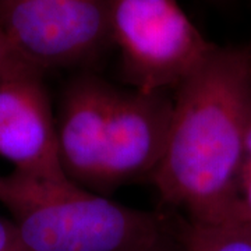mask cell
I'll return each instance as SVG.
<instances>
[{
    "label": "cell",
    "mask_w": 251,
    "mask_h": 251,
    "mask_svg": "<svg viewBox=\"0 0 251 251\" xmlns=\"http://www.w3.org/2000/svg\"><path fill=\"white\" fill-rule=\"evenodd\" d=\"M173 91L169 134L151 176L161 202L193 224L233 221L251 126L249 52L216 46Z\"/></svg>",
    "instance_id": "cell-1"
},
{
    "label": "cell",
    "mask_w": 251,
    "mask_h": 251,
    "mask_svg": "<svg viewBox=\"0 0 251 251\" xmlns=\"http://www.w3.org/2000/svg\"><path fill=\"white\" fill-rule=\"evenodd\" d=\"M0 202L29 251H165L180 246L155 212L119 204L66 175L4 176Z\"/></svg>",
    "instance_id": "cell-2"
},
{
    "label": "cell",
    "mask_w": 251,
    "mask_h": 251,
    "mask_svg": "<svg viewBox=\"0 0 251 251\" xmlns=\"http://www.w3.org/2000/svg\"><path fill=\"white\" fill-rule=\"evenodd\" d=\"M109 42L131 88H177L216 49L176 0H108Z\"/></svg>",
    "instance_id": "cell-3"
},
{
    "label": "cell",
    "mask_w": 251,
    "mask_h": 251,
    "mask_svg": "<svg viewBox=\"0 0 251 251\" xmlns=\"http://www.w3.org/2000/svg\"><path fill=\"white\" fill-rule=\"evenodd\" d=\"M0 27L41 70L77 64L109 42L108 0H0Z\"/></svg>",
    "instance_id": "cell-4"
},
{
    "label": "cell",
    "mask_w": 251,
    "mask_h": 251,
    "mask_svg": "<svg viewBox=\"0 0 251 251\" xmlns=\"http://www.w3.org/2000/svg\"><path fill=\"white\" fill-rule=\"evenodd\" d=\"M42 72L17 54L0 72V158L20 175L54 177L66 173Z\"/></svg>",
    "instance_id": "cell-5"
},
{
    "label": "cell",
    "mask_w": 251,
    "mask_h": 251,
    "mask_svg": "<svg viewBox=\"0 0 251 251\" xmlns=\"http://www.w3.org/2000/svg\"><path fill=\"white\" fill-rule=\"evenodd\" d=\"M173 97L166 91L117 88L109 115L99 193L153 175L171 127Z\"/></svg>",
    "instance_id": "cell-6"
},
{
    "label": "cell",
    "mask_w": 251,
    "mask_h": 251,
    "mask_svg": "<svg viewBox=\"0 0 251 251\" xmlns=\"http://www.w3.org/2000/svg\"><path fill=\"white\" fill-rule=\"evenodd\" d=\"M117 88L94 74L74 77L63 91L57 144L66 176L99 193L109 115Z\"/></svg>",
    "instance_id": "cell-7"
},
{
    "label": "cell",
    "mask_w": 251,
    "mask_h": 251,
    "mask_svg": "<svg viewBox=\"0 0 251 251\" xmlns=\"http://www.w3.org/2000/svg\"><path fill=\"white\" fill-rule=\"evenodd\" d=\"M179 239L183 251H251V222H187Z\"/></svg>",
    "instance_id": "cell-8"
},
{
    "label": "cell",
    "mask_w": 251,
    "mask_h": 251,
    "mask_svg": "<svg viewBox=\"0 0 251 251\" xmlns=\"http://www.w3.org/2000/svg\"><path fill=\"white\" fill-rule=\"evenodd\" d=\"M233 221L251 222V126L246 138L244 155L237 183V204Z\"/></svg>",
    "instance_id": "cell-9"
},
{
    "label": "cell",
    "mask_w": 251,
    "mask_h": 251,
    "mask_svg": "<svg viewBox=\"0 0 251 251\" xmlns=\"http://www.w3.org/2000/svg\"><path fill=\"white\" fill-rule=\"evenodd\" d=\"M0 251H29L11 219L0 218Z\"/></svg>",
    "instance_id": "cell-10"
},
{
    "label": "cell",
    "mask_w": 251,
    "mask_h": 251,
    "mask_svg": "<svg viewBox=\"0 0 251 251\" xmlns=\"http://www.w3.org/2000/svg\"><path fill=\"white\" fill-rule=\"evenodd\" d=\"M16 56L13 48L10 45L9 39L4 34V31L0 27V72L4 69V66Z\"/></svg>",
    "instance_id": "cell-11"
},
{
    "label": "cell",
    "mask_w": 251,
    "mask_h": 251,
    "mask_svg": "<svg viewBox=\"0 0 251 251\" xmlns=\"http://www.w3.org/2000/svg\"><path fill=\"white\" fill-rule=\"evenodd\" d=\"M3 188H4V176H0V197H1Z\"/></svg>",
    "instance_id": "cell-12"
},
{
    "label": "cell",
    "mask_w": 251,
    "mask_h": 251,
    "mask_svg": "<svg viewBox=\"0 0 251 251\" xmlns=\"http://www.w3.org/2000/svg\"><path fill=\"white\" fill-rule=\"evenodd\" d=\"M165 251H183V249H181V246H179V247H175V249H169V250H165Z\"/></svg>",
    "instance_id": "cell-13"
},
{
    "label": "cell",
    "mask_w": 251,
    "mask_h": 251,
    "mask_svg": "<svg viewBox=\"0 0 251 251\" xmlns=\"http://www.w3.org/2000/svg\"><path fill=\"white\" fill-rule=\"evenodd\" d=\"M249 56H250V69H251V52H249Z\"/></svg>",
    "instance_id": "cell-14"
},
{
    "label": "cell",
    "mask_w": 251,
    "mask_h": 251,
    "mask_svg": "<svg viewBox=\"0 0 251 251\" xmlns=\"http://www.w3.org/2000/svg\"><path fill=\"white\" fill-rule=\"evenodd\" d=\"M212 1H221V0H212Z\"/></svg>",
    "instance_id": "cell-15"
}]
</instances>
